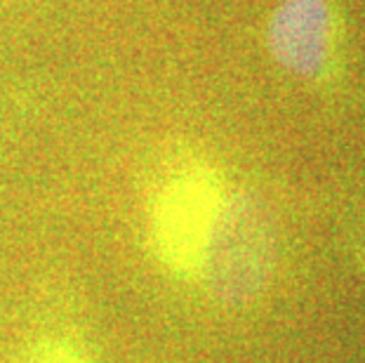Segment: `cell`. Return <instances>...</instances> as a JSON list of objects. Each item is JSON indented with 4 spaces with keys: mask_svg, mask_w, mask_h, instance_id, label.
Masks as SVG:
<instances>
[{
    "mask_svg": "<svg viewBox=\"0 0 365 363\" xmlns=\"http://www.w3.org/2000/svg\"><path fill=\"white\" fill-rule=\"evenodd\" d=\"M26 363H90L83 354L61 339H45L38 342Z\"/></svg>",
    "mask_w": 365,
    "mask_h": 363,
    "instance_id": "277c9868",
    "label": "cell"
},
{
    "mask_svg": "<svg viewBox=\"0 0 365 363\" xmlns=\"http://www.w3.org/2000/svg\"><path fill=\"white\" fill-rule=\"evenodd\" d=\"M269 265L271 245L259 213L245 196L229 194L198 281L224 302H243L267 283Z\"/></svg>",
    "mask_w": 365,
    "mask_h": 363,
    "instance_id": "7a4b0ae2",
    "label": "cell"
},
{
    "mask_svg": "<svg viewBox=\"0 0 365 363\" xmlns=\"http://www.w3.org/2000/svg\"><path fill=\"white\" fill-rule=\"evenodd\" d=\"M332 19L325 0H283L269 24V48L290 73L316 76L330 55Z\"/></svg>",
    "mask_w": 365,
    "mask_h": 363,
    "instance_id": "3957f363",
    "label": "cell"
},
{
    "mask_svg": "<svg viewBox=\"0 0 365 363\" xmlns=\"http://www.w3.org/2000/svg\"><path fill=\"white\" fill-rule=\"evenodd\" d=\"M231 191L212 168L180 165L160 182L149 205V238L160 265L184 281H198Z\"/></svg>",
    "mask_w": 365,
    "mask_h": 363,
    "instance_id": "6da1fadb",
    "label": "cell"
}]
</instances>
